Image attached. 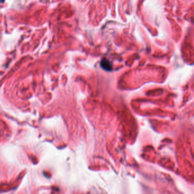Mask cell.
<instances>
[{"label": "cell", "instance_id": "6da1fadb", "mask_svg": "<svg viewBox=\"0 0 194 194\" xmlns=\"http://www.w3.org/2000/svg\"><path fill=\"white\" fill-rule=\"evenodd\" d=\"M100 66L103 69H105L106 71H110L112 69V66L111 63L108 60L105 59H104L101 60L100 63Z\"/></svg>", "mask_w": 194, "mask_h": 194}]
</instances>
